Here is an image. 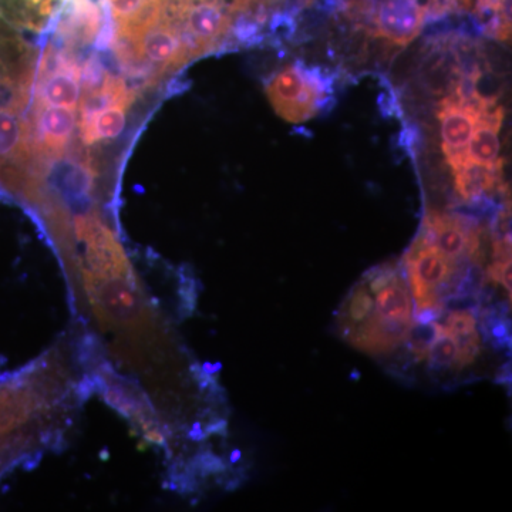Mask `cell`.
I'll use <instances>...</instances> for the list:
<instances>
[{"label": "cell", "mask_w": 512, "mask_h": 512, "mask_svg": "<svg viewBox=\"0 0 512 512\" xmlns=\"http://www.w3.org/2000/svg\"><path fill=\"white\" fill-rule=\"evenodd\" d=\"M333 86L335 74L298 60L278 70L266 82L265 93L279 117L299 124L313 119L332 104Z\"/></svg>", "instance_id": "1"}, {"label": "cell", "mask_w": 512, "mask_h": 512, "mask_svg": "<svg viewBox=\"0 0 512 512\" xmlns=\"http://www.w3.org/2000/svg\"><path fill=\"white\" fill-rule=\"evenodd\" d=\"M163 15L181 33L192 57L214 49L231 28V12L221 0H168Z\"/></svg>", "instance_id": "2"}, {"label": "cell", "mask_w": 512, "mask_h": 512, "mask_svg": "<svg viewBox=\"0 0 512 512\" xmlns=\"http://www.w3.org/2000/svg\"><path fill=\"white\" fill-rule=\"evenodd\" d=\"M117 42L124 62L151 64L157 72L177 69L192 59L183 36L164 15L141 35Z\"/></svg>", "instance_id": "3"}, {"label": "cell", "mask_w": 512, "mask_h": 512, "mask_svg": "<svg viewBox=\"0 0 512 512\" xmlns=\"http://www.w3.org/2000/svg\"><path fill=\"white\" fill-rule=\"evenodd\" d=\"M406 265L417 311L443 308L440 292L450 286L456 274L453 259L420 238L407 254Z\"/></svg>", "instance_id": "4"}, {"label": "cell", "mask_w": 512, "mask_h": 512, "mask_svg": "<svg viewBox=\"0 0 512 512\" xmlns=\"http://www.w3.org/2000/svg\"><path fill=\"white\" fill-rule=\"evenodd\" d=\"M484 110L480 103L460 100L453 93L440 101L437 116L441 123L444 156L451 170H457L470 161L466 153L468 141Z\"/></svg>", "instance_id": "5"}, {"label": "cell", "mask_w": 512, "mask_h": 512, "mask_svg": "<svg viewBox=\"0 0 512 512\" xmlns=\"http://www.w3.org/2000/svg\"><path fill=\"white\" fill-rule=\"evenodd\" d=\"M426 12L419 0H377L373 13V37L406 47L424 28Z\"/></svg>", "instance_id": "6"}, {"label": "cell", "mask_w": 512, "mask_h": 512, "mask_svg": "<svg viewBox=\"0 0 512 512\" xmlns=\"http://www.w3.org/2000/svg\"><path fill=\"white\" fill-rule=\"evenodd\" d=\"M478 227H474L473 221L464 217L429 212L424 220L423 239L427 244L439 249L441 254L448 258L456 259L468 254L471 239Z\"/></svg>", "instance_id": "7"}, {"label": "cell", "mask_w": 512, "mask_h": 512, "mask_svg": "<svg viewBox=\"0 0 512 512\" xmlns=\"http://www.w3.org/2000/svg\"><path fill=\"white\" fill-rule=\"evenodd\" d=\"M36 109L37 147L49 154L63 153L79 124L77 109L42 104Z\"/></svg>", "instance_id": "8"}, {"label": "cell", "mask_w": 512, "mask_h": 512, "mask_svg": "<svg viewBox=\"0 0 512 512\" xmlns=\"http://www.w3.org/2000/svg\"><path fill=\"white\" fill-rule=\"evenodd\" d=\"M119 40L134 39L156 25L168 0H107Z\"/></svg>", "instance_id": "9"}, {"label": "cell", "mask_w": 512, "mask_h": 512, "mask_svg": "<svg viewBox=\"0 0 512 512\" xmlns=\"http://www.w3.org/2000/svg\"><path fill=\"white\" fill-rule=\"evenodd\" d=\"M82 69L70 60L60 63L37 92V104L77 109L82 96Z\"/></svg>", "instance_id": "10"}, {"label": "cell", "mask_w": 512, "mask_h": 512, "mask_svg": "<svg viewBox=\"0 0 512 512\" xmlns=\"http://www.w3.org/2000/svg\"><path fill=\"white\" fill-rule=\"evenodd\" d=\"M503 167L504 160L498 161L493 167L467 161L453 171L458 195L464 201L473 202L484 198L487 192L504 187Z\"/></svg>", "instance_id": "11"}, {"label": "cell", "mask_w": 512, "mask_h": 512, "mask_svg": "<svg viewBox=\"0 0 512 512\" xmlns=\"http://www.w3.org/2000/svg\"><path fill=\"white\" fill-rule=\"evenodd\" d=\"M29 140V124L20 109L0 107V165L25 157Z\"/></svg>", "instance_id": "12"}, {"label": "cell", "mask_w": 512, "mask_h": 512, "mask_svg": "<svg viewBox=\"0 0 512 512\" xmlns=\"http://www.w3.org/2000/svg\"><path fill=\"white\" fill-rule=\"evenodd\" d=\"M131 104L120 103L99 111L96 116L79 124L80 137L86 146H92L101 140H111L123 133L127 123V110Z\"/></svg>", "instance_id": "13"}, {"label": "cell", "mask_w": 512, "mask_h": 512, "mask_svg": "<svg viewBox=\"0 0 512 512\" xmlns=\"http://www.w3.org/2000/svg\"><path fill=\"white\" fill-rule=\"evenodd\" d=\"M373 313L392 322L412 325L413 302L402 276L393 284L376 293Z\"/></svg>", "instance_id": "14"}, {"label": "cell", "mask_w": 512, "mask_h": 512, "mask_svg": "<svg viewBox=\"0 0 512 512\" xmlns=\"http://www.w3.org/2000/svg\"><path fill=\"white\" fill-rule=\"evenodd\" d=\"M373 308H375V301L365 282L362 281L350 291L348 299L340 308L339 326L342 328L343 335L349 338L359 326L366 322V319H369Z\"/></svg>", "instance_id": "15"}, {"label": "cell", "mask_w": 512, "mask_h": 512, "mask_svg": "<svg viewBox=\"0 0 512 512\" xmlns=\"http://www.w3.org/2000/svg\"><path fill=\"white\" fill-rule=\"evenodd\" d=\"M427 359H429L430 370L433 372H441L456 366L457 340L446 326H439V333L431 345Z\"/></svg>", "instance_id": "16"}, {"label": "cell", "mask_w": 512, "mask_h": 512, "mask_svg": "<svg viewBox=\"0 0 512 512\" xmlns=\"http://www.w3.org/2000/svg\"><path fill=\"white\" fill-rule=\"evenodd\" d=\"M440 323H419L410 326L409 332H407L406 342L409 349L412 350L417 360L427 359L431 345H433L434 339H436L437 333H439Z\"/></svg>", "instance_id": "17"}, {"label": "cell", "mask_w": 512, "mask_h": 512, "mask_svg": "<svg viewBox=\"0 0 512 512\" xmlns=\"http://www.w3.org/2000/svg\"><path fill=\"white\" fill-rule=\"evenodd\" d=\"M457 340V363L458 369L470 365L474 362L478 352H480V335L477 329L466 335L456 336Z\"/></svg>", "instance_id": "18"}, {"label": "cell", "mask_w": 512, "mask_h": 512, "mask_svg": "<svg viewBox=\"0 0 512 512\" xmlns=\"http://www.w3.org/2000/svg\"><path fill=\"white\" fill-rule=\"evenodd\" d=\"M446 328L454 336L466 335L477 329V319L473 311H451L446 319Z\"/></svg>", "instance_id": "19"}, {"label": "cell", "mask_w": 512, "mask_h": 512, "mask_svg": "<svg viewBox=\"0 0 512 512\" xmlns=\"http://www.w3.org/2000/svg\"><path fill=\"white\" fill-rule=\"evenodd\" d=\"M487 276L495 284L503 285L511 298V261L495 259L494 264L488 268Z\"/></svg>", "instance_id": "20"}, {"label": "cell", "mask_w": 512, "mask_h": 512, "mask_svg": "<svg viewBox=\"0 0 512 512\" xmlns=\"http://www.w3.org/2000/svg\"><path fill=\"white\" fill-rule=\"evenodd\" d=\"M30 2L35 3V5H39L40 12H42L43 15H46V13H49L50 9H52L55 0H30Z\"/></svg>", "instance_id": "21"}]
</instances>
